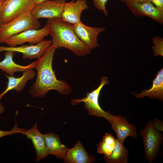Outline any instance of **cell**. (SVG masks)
Returning <instances> with one entry per match:
<instances>
[{
  "label": "cell",
  "mask_w": 163,
  "mask_h": 163,
  "mask_svg": "<svg viewBox=\"0 0 163 163\" xmlns=\"http://www.w3.org/2000/svg\"><path fill=\"white\" fill-rule=\"evenodd\" d=\"M56 50L51 46L36 61L34 69L37 70V76L35 82L29 90L30 93L34 97H42L51 90L56 91L63 95L70 94L72 92L69 84L56 78L53 68Z\"/></svg>",
  "instance_id": "cell-1"
},
{
  "label": "cell",
  "mask_w": 163,
  "mask_h": 163,
  "mask_svg": "<svg viewBox=\"0 0 163 163\" xmlns=\"http://www.w3.org/2000/svg\"><path fill=\"white\" fill-rule=\"evenodd\" d=\"M45 25L52 39L51 46L56 49L65 48L78 56L91 53V50L76 36L72 24L60 18L48 19Z\"/></svg>",
  "instance_id": "cell-2"
},
{
  "label": "cell",
  "mask_w": 163,
  "mask_h": 163,
  "mask_svg": "<svg viewBox=\"0 0 163 163\" xmlns=\"http://www.w3.org/2000/svg\"><path fill=\"white\" fill-rule=\"evenodd\" d=\"M40 24L30 11L23 14L12 21L0 26V43H5L11 37L28 29H39Z\"/></svg>",
  "instance_id": "cell-3"
},
{
  "label": "cell",
  "mask_w": 163,
  "mask_h": 163,
  "mask_svg": "<svg viewBox=\"0 0 163 163\" xmlns=\"http://www.w3.org/2000/svg\"><path fill=\"white\" fill-rule=\"evenodd\" d=\"M100 85L97 88L91 92H88L85 97L81 99H73L71 100L72 104L75 105L81 102L84 103V107L88 111V114L98 117H103L111 122L113 115L109 112H106L101 107L99 103L100 92L103 87L109 84L108 78L105 76L101 78Z\"/></svg>",
  "instance_id": "cell-4"
},
{
  "label": "cell",
  "mask_w": 163,
  "mask_h": 163,
  "mask_svg": "<svg viewBox=\"0 0 163 163\" xmlns=\"http://www.w3.org/2000/svg\"><path fill=\"white\" fill-rule=\"evenodd\" d=\"M139 134L142 139L145 157L149 163H152L159 151L163 140V135L155 129L151 120L139 132Z\"/></svg>",
  "instance_id": "cell-5"
},
{
  "label": "cell",
  "mask_w": 163,
  "mask_h": 163,
  "mask_svg": "<svg viewBox=\"0 0 163 163\" xmlns=\"http://www.w3.org/2000/svg\"><path fill=\"white\" fill-rule=\"evenodd\" d=\"M36 4L34 0H5L1 13V25L8 23L27 11H30Z\"/></svg>",
  "instance_id": "cell-6"
},
{
  "label": "cell",
  "mask_w": 163,
  "mask_h": 163,
  "mask_svg": "<svg viewBox=\"0 0 163 163\" xmlns=\"http://www.w3.org/2000/svg\"><path fill=\"white\" fill-rule=\"evenodd\" d=\"M66 3V0H44L36 4L30 12L37 19L61 18Z\"/></svg>",
  "instance_id": "cell-7"
},
{
  "label": "cell",
  "mask_w": 163,
  "mask_h": 163,
  "mask_svg": "<svg viewBox=\"0 0 163 163\" xmlns=\"http://www.w3.org/2000/svg\"><path fill=\"white\" fill-rule=\"evenodd\" d=\"M52 40H43L35 45H23L20 46H0V53L11 51L21 53L23 59H32L41 57L51 46Z\"/></svg>",
  "instance_id": "cell-8"
},
{
  "label": "cell",
  "mask_w": 163,
  "mask_h": 163,
  "mask_svg": "<svg viewBox=\"0 0 163 163\" xmlns=\"http://www.w3.org/2000/svg\"><path fill=\"white\" fill-rule=\"evenodd\" d=\"M46 26L38 29H30L10 37L5 43L9 46L15 47L26 42L36 44L43 40L48 35Z\"/></svg>",
  "instance_id": "cell-9"
},
{
  "label": "cell",
  "mask_w": 163,
  "mask_h": 163,
  "mask_svg": "<svg viewBox=\"0 0 163 163\" xmlns=\"http://www.w3.org/2000/svg\"><path fill=\"white\" fill-rule=\"evenodd\" d=\"M76 36L91 50L99 45L97 38L100 34L105 30L104 27H94L86 26L82 22L72 25Z\"/></svg>",
  "instance_id": "cell-10"
},
{
  "label": "cell",
  "mask_w": 163,
  "mask_h": 163,
  "mask_svg": "<svg viewBox=\"0 0 163 163\" xmlns=\"http://www.w3.org/2000/svg\"><path fill=\"white\" fill-rule=\"evenodd\" d=\"M132 13L136 16L148 17L159 24H163V11L158 10L151 2H128L126 3Z\"/></svg>",
  "instance_id": "cell-11"
},
{
  "label": "cell",
  "mask_w": 163,
  "mask_h": 163,
  "mask_svg": "<svg viewBox=\"0 0 163 163\" xmlns=\"http://www.w3.org/2000/svg\"><path fill=\"white\" fill-rule=\"evenodd\" d=\"M110 123L116 134L117 139L121 143L123 144L128 137L131 136L134 139L138 137L136 127L129 123L124 116L113 115Z\"/></svg>",
  "instance_id": "cell-12"
},
{
  "label": "cell",
  "mask_w": 163,
  "mask_h": 163,
  "mask_svg": "<svg viewBox=\"0 0 163 163\" xmlns=\"http://www.w3.org/2000/svg\"><path fill=\"white\" fill-rule=\"evenodd\" d=\"M89 8L86 0H72L66 3L61 19L74 25L82 22L80 18L82 11Z\"/></svg>",
  "instance_id": "cell-13"
},
{
  "label": "cell",
  "mask_w": 163,
  "mask_h": 163,
  "mask_svg": "<svg viewBox=\"0 0 163 163\" xmlns=\"http://www.w3.org/2000/svg\"><path fill=\"white\" fill-rule=\"evenodd\" d=\"M21 133L31 140L36 152V162L48 155L43 134L38 131L37 123L28 130L24 129Z\"/></svg>",
  "instance_id": "cell-14"
},
{
  "label": "cell",
  "mask_w": 163,
  "mask_h": 163,
  "mask_svg": "<svg viewBox=\"0 0 163 163\" xmlns=\"http://www.w3.org/2000/svg\"><path fill=\"white\" fill-rule=\"evenodd\" d=\"M63 161L67 163H90L95 161V157L89 155L78 140L72 148H68Z\"/></svg>",
  "instance_id": "cell-15"
},
{
  "label": "cell",
  "mask_w": 163,
  "mask_h": 163,
  "mask_svg": "<svg viewBox=\"0 0 163 163\" xmlns=\"http://www.w3.org/2000/svg\"><path fill=\"white\" fill-rule=\"evenodd\" d=\"M35 75L36 72L33 69L24 71L22 76L18 78H15L13 76H9L5 74L8 80L7 85L4 91L0 94V100L5 94L10 90H15L18 92L22 91L27 82L33 78Z\"/></svg>",
  "instance_id": "cell-16"
},
{
  "label": "cell",
  "mask_w": 163,
  "mask_h": 163,
  "mask_svg": "<svg viewBox=\"0 0 163 163\" xmlns=\"http://www.w3.org/2000/svg\"><path fill=\"white\" fill-rule=\"evenodd\" d=\"M15 52L6 51L5 53V58L0 62V69L9 76H13L15 72H23L30 69H34L36 61L26 66L18 64L14 61L13 57Z\"/></svg>",
  "instance_id": "cell-17"
},
{
  "label": "cell",
  "mask_w": 163,
  "mask_h": 163,
  "mask_svg": "<svg viewBox=\"0 0 163 163\" xmlns=\"http://www.w3.org/2000/svg\"><path fill=\"white\" fill-rule=\"evenodd\" d=\"M43 135L48 155H53L57 158L63 159L68 148L62 143L58 135L50 133Z\"/></svg>",
  "instance_id": "cell-18"
},
{
  "label": "cell",
  "mask_w": 163,
  "mask_h": 163,
  "mask_svg": "<svg viewBox=\"0 0 163 163\" xmlns=\"http://www.w3.org/2000/svg\"><path fill=\"white\" fill-rule=\"evenodd\" d=\"M136 98L148 97L149 98L163 100V69L159 71L152 82L151 88L149 89L142 91L139 94H133Z\"/></svg>",
  "instance_id": "cell-19"
},
{
  "label": "cell",
  "mask_w": 163,
  "mask_h": 163,
  "mask_svg": "<svg viewBox=\"0 0 163 163\" xmlns=\"http://www.w3.org/2000/svg\"><path fill=\"white\" fill-rule=\"evenodd\" d=\"M129 151L117 139L115 148L109 156L104 157V161L107 163H127Z\"/></svg>",
  "instance_id": "cell-20"
},
{
  "label": "cell",
  "mask_w": 163,
  "mask_h": 163,
  "mask_svg": "<svg viewBox=\"0 0 163 163\" xmlns=\"http://www.w3.org/2000/svg\"><path fill=\"white\" fill-rule=\"evenodd\" d=\"M116 141L117 139L111 133H105L97 145V152L104 155V157L109 156L115 148Z\"/></svg>",
  "instance_id": "cell-21"
},
{
  "label": "cell",
  "mask_w": 163,
  "mask_h": 163,
  "mask_svg": "<svg viewBox=\"0 0 163 163\" xmlns=\"http://www.w3.org/2000/svg\"><path fill=\"white\" fill-rule=\"evenodd\" d=\"M153 45L152 46L155 56H163V38L159 36L152 38Z\"/></svg>",
  "instance_id": "cell-22"
},
{
  "label": "cell",
  "mask_w": 163,
  "mask_h": 163,
  "mask_svg": "<svg viewBox=\"0 0 163 163\" xmlns=\"http://www.w3.org/2000/svg\"><path fill=\"white\" fill-rule=\"evenodd\" d=\"M94 7L98 10L102 11L105 16L108 15L106 5L108 0H92Z\"/></svg>",
  "instance_id": "cell-23"
},
{
  "label": "cell",
  "mask_w": 163,
  "mask_h": 163,
  "mask_svg": "<svg viewBox=\"0 0 163 163\" xmlns=\"http://www.w3.org/2000/svg\"><path fill=\"white\" fill-rule=\"evenodd\" d=\"M24 128L20 129L18 127L16 123L14 126L10 131H4L0 130V138L2 137L9 135H11L17 133H20L24 129Z\"/></svg>",
  "instance_id": "cell-24"
},
{
  "label": "cell",
  "mask_w": 163,
  "mask_h": 163,
  "mask_svg": "<svg viewBox=\"0 0 163 163\" xmlns=\"http://www.w3.org/2000/svg\"><path fill=\"white\" fill-rule=\"evenodd\" d=\"M152 122L153 126L155 129L160 132L163 131L162 120L158 118H155L152 121Z\"/></svg>",
  "instance_id": "cell-25"
},
{
  "label": "cell",
  "mask_w": 163,
  "mask_h": 163,
  "mask_svg": "<svg viewBox=\"0 0 163 163\" xmlns=\"http://www.w3.org/2000/svg\"><path fill=\"white\" fill-rule=\"evenodd\" d=\"M155 5L159 10L163 11V0H147Z\"/></svg>",
  "instance_id": "cell-26"
},
{
  "label": "cell",
  "mask_w": 163,
  "mask_h": 163,
  "mask_svg": "<svg viewBox=\"0 0 163 163\" xmlns=\"http://www.w3.org/2000/svg\"><path fill=\"white\" fill-rule=\"evenodd\" d=\"M120 2H124L125 3L128 2H142L146 1L147 0H119Z\"/></svg>",
  "instance_id": "cell-27"
},
{
  "label": "cell",
  "mask_w": 163,
  "mask_h": 163,
  "mask_svg": "<svg viewBox=\"0 0 163 163\" xmlns=\"http://www.w3.org/2000/svg\"><path fill=\"white\" fill-rule=\"evenodd\" d=\"M4 107L2 105L1 103L0 102V114L3 113L5 111Z\"/></svg>",
  "instance_id": "cell-28"
},
{
  "label": "cell",
  "mask_w": 163,
  "mask_h": 163,
  "mask_svg": "<svg viewBox=\"0 0 163 163\" xmlns=\"http://www.w3.org/2000/svg\"><path fill=\"white\" fill-rule=\"evenodd\" d=\"M5 0H0V13L1 8L3 5V4ZM1 25L0 22V26Z\"/></svg>",
  "instance_id": "cell-29"
},
{
  "label": "cell",
  "mask_w": 163,
  "mask_h": 163,
  "mask_svg": "<svg viewBox=\"0 0 163 163\" xmlns=\"http://www.w3.org/2000/svg\"><path fill=\"white\" fill-rule=\"evenodd\" d=\"M36 4H38L43 2L44 0H34Z\"/></svg>",
  "instance_id": "cell-30"
}]
</instances>
